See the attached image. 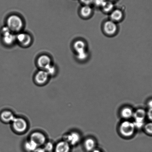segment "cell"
Masks as SVG:
<instances>
[{"mask_svg": "<svg viewBox=\"0 0 152 152\" xmlns=\"http://www.w3.org/2000/svg\"><path fill=\"white\" fill-rule=\"evenodd\" d=\"M7 26L11 31L19 32L23 27V22L21 18L15 15L10 16L7 20Z\"/></svg>", "mask_w": 152, "mask_h": 152, "instance_id": "obj_1", "label": "cell"}, {"mask_svg": "<svg viewBox=\"0 0 152 152\" xmlns=\"http://www.w3.org/2000/svg\"><path fill=\"white\" fill-rule=\"evenodd\" d=\"M135 129L133 122L125 121L121 124L119 132L123 136L130 137L134 135Z\"/></svg>", "mask_w": 152, "mask_h": 152, "instance_id": "obj_2", "label": "cell"}, {"mask_svg": "<svg viewBox=\"0 0 152 152\" xmlns=\"http://www.w3.org/2000/svg\"><path fill=\"white\" fill-rule=\"evenodd\" d=\"M12 123L13 129L16 132L22 133L27 130V122L23 118L15 117Z\"/></svg>", "mask_w": 152, "mask_h": 152, "instance_id": "obj_3", "label": "cell"}, {"mask_svg": "<svg viewBox=\"0 0 152 152\" xmlns=\"http://www.w3.org/2000/svg\"><path fill=\"white\" fill-rule=\"evenodd\" d=\"M29 140L34 142L38 147L44 145L46 142V138L45 135L38 131L32 133L30 135Z\"/></svg>", "mask_w": 152, "mask_h": 152, "instance_id": "obj_4", "label": "cell"}, {"mask_svg": "<svg viewBox=\"0 0 152 152\" xmlns=\"http://www.w3.org/2000/svg\"><path fill=\"white\" fill-rule=\"evenodd\" d=\"M118 27L115 22L112 20L105 22L104 26V32L108 35H114L117 31Z\"/></svg>", "mask_w": 152, "mask_h": 152, "instance_id": "obj_5", "label": "cell"}, {"mask_svg": "<svg viewBox=\"0 0 152 152\" xmlns=\"http://www.w3.org/2000/svg\"><path fill=\"white\" fill-rule=\"evenodd\" d=\"M80 138V135L78 133L72 132L66 135L64 140L69 143L70 145H74L79 142Z\"/></svg>", "mask_w": 152, "mask_h": 152, "instance_id": "obj_6", "label": "cell"}, {"mask_svg": "<svg viewBox=\"0 0 152 152\" xmlns=\"http://www.w3.org/2000/svg\"><path fill=\"white\" fill-rule=\"evenodd\" d=\"M16 39L23 46H27L31 42L32 38L28 34L20 33L16 36Z\"/></svg>", "mask_w": 152, "mask_h": 152, "instance_id": "obj_7", "label": "cell"}, {"mask_svg": "<svg viewBox=\"0 0 152 152\" xmlns=\"http://www.w3.org/2000/svg\"><path fill=\"white\" fill-rule=\"evenodd\" d=\"M49 77V76L45 71L41 70L38 71L35 75V80L38 85H43L47 82Z\"/></svg>", "mask_w": 152, "mask_h": 152, "instance_id": "obj_8", "label": "cell"}, {"mask_svg": "<svg viewBox=\"0 0 152 152\" xmlns=\"http://www.w3.org/2000/svg\"><path fill=\"white\" fill-rule=\"evenodd\" d=\"M37 64L40 68L44 70L51 64V59L48 56L42 55L38 58Z\"/></svg>", "mask_w": 152, "mask_h": 152, "instance_id": "obj_9", "label": "cell"}, {"mask_svg": "<svg viewBox=\"0 0 152 152\" xmlns=\"http://www.w3.org/2000/svg\"><path fill=\"white\" fill-rule=\"evenodd\" d=\"M70 145L67 141H63L59 142L55 146L56 152H69L70 149Z\"/></svg>", "mask_w": 152, "mask_h": 152, "instance_id": "obj_10", "label": "cell"}, {"mask_svg": "<svg viewBox=\"0 0 152 152\" xmlns=\"http://www.w3.org/2000/svg\"><path fill=\"white\" fill-rule=\"evenodd\" d=\"M15 118L12 112L9 110H4L0 114V119L5 123L12 122Z\"/></svg>", "mask_w": 152, "mask_h": 152, "instance_id": "obj_11", "label": "cell"}, {"mask_svg": "<svg viewBox=\"0 0 152 152\" xmlns=\"http://www.w3.org/2000/svg\"><path fill=\"white\" fill-rule=\"evenodd\" d=\"M84 147L86 151L91 152L96 149V142L95 140L91 138H88L85 140Z\"/></svg>", "mask_w": 152, "mask_h": 152, "instance_id": "obj_12", "label": "cell"}, {"mask_svg": "<svg viewBox=\"0 0 152 152\" xmlns=\"http://www.w3.org/2000/svg\"><path fill=\"white\" fill-rule=\"evenodd\" d=\"M123 12L121 10L118 9L113 10L110 14L111 20L115 23L120 21L123 18Z\"/></svg>", "mask_w": 152, "mask_h": 152, "instance_id": "obj_13", "label": "cell"}, {"mask_svg": "<svg viewBox=\"0 0 152 152\" xmlns=\"http://www.w3.org/2000/svg\"><path fill=\"white\" fill-rule=\"evenodd\" d=\"M146 116H147V113L145 110L142 109H139L134 112L133 117L134 120L144 121Z\"/></svg>", "mask_w": 152, "mask_h": 152, "instance_id": "obj_14", "label": "cell"}, {"mask_svg": "<svg viewBox=\"0 0 152 152\" xmlns=\"http://www.w3.org/2000/svg\"><path fill=\"white\" fill-rule=\"evenodd\" d=\"M73 47L77 53L86 51L85 43L80 40L76 41L74 44Z\"/></svg>", "mask_w": 152, "mask_h": 152, "instance_id": "obj_15", "label": "cell"}, {"mask_svg": "<svg viewBox=\"0 0 152 152\" xmlns=\"http://www.w3.org/2000/svg\"><path fill=\"white\" fill-rule=\"evenodd\" d=\"M134 113L133 110L130 107H126L121 110V114L124 118L127 119L133 117Z\"/></svg>", "mask_w": 152, "mask_h": 152, "instance_id": "obj_16", "label": "cell"}, {"mask_svg": "<svg viewBox=\"0 0 152 152\" xmlns=\"http://www.w3.org/2000/svg\"><path fill=\"white\" fill-rule=\"evenodd\" d=\"M92 10L90 5H83L80 9V14L82 17L87 18L91 15Z\"/></svg>", "mask_w": 152, "mask_h": 152, "instance_id": "obj_17", "label": "cell"}, {"mask_svg": "<svg viewBox=\"0 0 152 152\" xmlns=\"http://www.w3.org/2000/svg\"><path fill=\"white\" fill-rule=\"evenodd\" d=\"M38 147V145L30 140L26 141L24 144L25 148L28 152H33Z\"/></svg>", "mask_w": 152, "mask_h": 152, "instance_id": "obj_18", "label": "cell"}, {"mask_svg": "<svg viewBox=\"0 0 152 152\" xmlns=\"http://www.w3.org/2000/svg\"><path fill=\"white\" fill-rule=\"evenodd\" d=\"M16 39V36L12 33L4 35L3 38V41L4 43L8 45H11L14 43Z\"/></svg>", "mask_w": 152, "mask_h": 152, "instance_id": "obj_19", "label": "cell"}, {"mask_svg": "<svg viewBox=\"0 0 152 152\" xmlns=\"http://www.w3.org/2000/svg\"><path fill=\"white\" fill-rule=\"evenodd\" d=\"M114 7L113 2L107 0L102 7V8L104 12L109 13L113 11Z\"/></svg>", "mask_w": 152, "mask_h": 152, "instance_id": "obj_20", "label": "cell"}, {"mask_svg": "<svg viewBox=\"0 0 152 152\" xmlns=\"http://www.w3.org/2000/svg\"><path fill=\"white\" fill-rule=\"evenodd\" d=\"M43 148L46 152H51L52 151L54 148V146L53 143L51 142H46L44 145Z\"/></svg>", "mask_w": 152, "mask_h": 152, "instance_id": "obj_21", "label": "cell"}, {"mask_svg": "<svg viewBox=\"0 0 152 152\" xmlns=\"http://www.w3.org/2000/svg\"><path fill=\"white\" fill-rule=\"evenodd\" d=\"M44 70L47 72L49 76H53L55 74L56 72V68L52 64L50 65L46 68Z\"/></svg>", "mask_w": 152, "mask_h": 152, "instance_id": "obj_22", "label": "cell"}, {"mask_svg": "<svg viewBox=\"0 0 152 152\" xmlns=\"http://www.w3.org/2000/svg\"><path fill=\"white\" fill-rule=\"evenodd\" d=\"M88 57V53L86 51L77 53V57L78 59L80 60H84L86 59Z\"/></svg>", "mask_w": 152, "mask_h": 152, "instance_id": "obj_23", "label": "cell"}, {"mask_svg": "<svg viewBox=\"0 0 152 152\" xmlns=\"http://www.w3.org/2000/svg\"><path fill=\"white\" fill-rule=\"evenodd\" d=\"M135 128L141 129L144 126V121H134L133 122Z\"/></svg>", "mask_w": 152, "mask_h": 152, "instance_id": "obj_24", "label": "cell"}, {"mask_svg": "<svg viewBox=\"0 0 152 152\" xmlns=\"http://www.w3.org/2000/svg\"><path fill=\"white\" fill-rule=\"evenodd\" d=\"M144 129L147 133L152 135V122H149L145 125Z\"/></svg>", "mask_w": 152, "mask_h": 152, "instance_id": "obj_25", "label": "cell"}, {"mask_svg": "<svg viewBox=\"0 0 152 152\" xmlns=\"http://www.w3.org/2000/svg\"><path fill=\"white\" fill-rule=\"evenodd\" d=\"M11 32L9 28L7 26H4L1 30V33H2L3 36L11 33Z\"/></svg>", "mask_w": 152, "mask_h": 152, "instance_id": "obj_26", "label": "cell"}, {"mask_svg": "<svg viewBox=\"0 0 152 152\" xmlns=\"http://www.w3.org/2000/svg\"><path fill=\"white\" fill-rule=\"evenodd\" d=\"M106 1L107 0H94L93 3L97 7H102Z\"/></svg>", "mask_w": 152, "mask_h": 152, "instance_id": "obj_27", "label": "cell"}, {"mask_svg": "<svg viewBox=\"0 0 152 152\" xmlns=\"http://www.w3.org/2000/svg\"><path fill=\"white\" fill-rule=\"evenodd\" d=\"M84 5H90L94 3V0H80Z\"/></svg>", "mask_w": 152, "mask_h": 152, "instance_id": "obj_28", "label": "cell"}, {"mask_svg": "<svg viewBox=\"0 0 152 152\" xmlns=\"http://www.w3.org/2000/svg\"><path fill=\"white\" fill-rule=\"evenodd\" d=\"M147 116L150 120L152 121V109H149L148 110Z\"/></svg>", "mask_w": 152, "mask_h": 152, "instance_id": "obj_29", "label": "cell"}, {"mask_svg": "<svg viewBox=\"0 0 152 152\" xmlns=\"http://www.w3.org/2000/svg\"><path fill=\"white\" fill-rule=\"evenodd\" d=\"M33 152H46L43 148L38 147Z\"/></svg>", "mask_w": 152, "mask_h": 152, "instance_id": "obj_30", "label": "cell"}, {"mask_svg": "<svg viewBox=\"0 0 152 152\" xmlns=\"http://www.w3.org/2000/svg\"><path fill=\"white\" fill-rule=\"evenodd\" d=\"M148 106L149 109H152V100H150L148 103Z\"/></svg>", "mask_w": 152, "mask_h": 152, "instance_id": "obj_31", "label": "cell"}, {"mask_svg": "<svg viewBox=\"0 0 152 152\" xmlns=\"http://www.w3.org/2000/svg\"><path fill=\"white\" fill-rule=\"evenodd\" d=\"M91 152H102L101 151L98 150V149H96L95 150Z\"/></svg>", "mask_w": 152, "mask_h": 152, "instance_id": "obj_32", "label": "cell"}, {"mask_svg": "<svg viewBox=\"0 0 152 152\" xmlns=\"http://www.w3.org/2000/svg\"><path fill=\"white\" fill-rule=\"evenodd\" d=\"M108 1H112V2H113V1H116V0H108Z\"/></svg>", "mask_w": 152, "mask_h": 152, "instance_id": "obj_33", "label": "cell"}]
</instances>
